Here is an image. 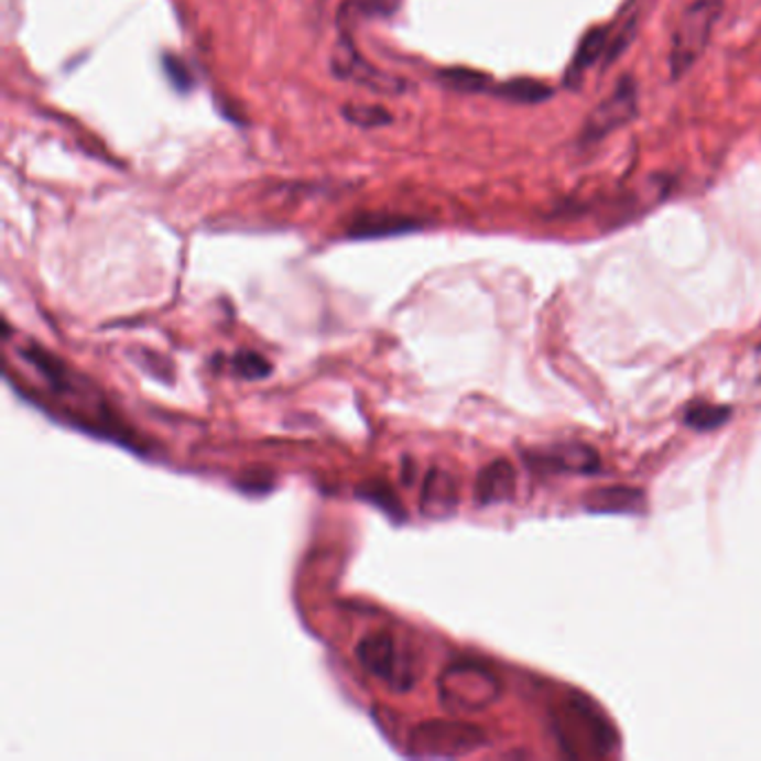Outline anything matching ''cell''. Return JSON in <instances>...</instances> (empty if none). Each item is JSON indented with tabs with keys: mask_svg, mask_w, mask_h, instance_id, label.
Wrapping results in <instances>:
<instances>
[{
	"mask_svg": "<svg viewBox=\"0 0 761 761\" xmlns=\"http://www.w3.org/2000/svg\"><path fill=\"white\" fill-rule=\"evenodd\" d=\"M561 750L572 759H601L615 752L617 732L606 715L583 695H569L552 713Z\"/></svg>",
	"mask_w": 761,
	"mask_h": 761,
	"instance_id": "obj_1",
	"label": "cell"
},
{
	"mask_svg": "<svg viewBox=\"0 0 761 761\" xmlns=\"http://www.w3.org/2000/svg\"><path fill=\"white\" fill-rule=\"evenodd\" d=\"M724 12L721 0H695L676 21L670 43V74L672 78L686 76L710 45L713 32Z\"/></svg>",
	"mask_w": 761,
	"mask_h": 761,
	"instance_id": "obj_2",
	"label": "cell"
},
{
	"mask_svg": "<svg viewBox=\"0 0 761 761\" xmlns=\"http://www.w3.org/2000/svg\"><path fill=\"white\" fill-rule=\"evenodd\" d=\"M441 702L454 713H478L500 697L498 676L476 661H458L441 676Z\"/></svg>",
	"mask_w": 761,
	"mask_h": 761,
	"instance_id": "obj_3",
	"label": "cell"
},
{
	"mask_svg": "<svg viewBox=\"0 0 761 761\" xmlns=\"http://www.w3.org/2000/svg\"><path fill=\"white\" fill-rule=\"evenodd\" d=\"M485 743L487 735L478 726L458 721L420 724L409 737V746L417 757H460Z\"/></svg>",
	"mask_w": 761,
	"mask_h": 761,
	"instance_id": "obj_4",
	"label": "cell"
},
{
	"mask_svg": "<svg viewBox=\"0 0 761 761\" xmlns=\"http://www.w3.org/2000/svg\"><path fill=\"white\" fill-rule=\"evenodd\" d=\"M637 108H639L637 83L630 76H626L619 80V86L612 90V95L589 112L580 130V143L591 145V143L604 141L608 134L630 123L637 117Z\"/></svg>",
	"mask_w": 761,
	"mask_h": 761,
	"instance_id": "obj_5",
	"label": "cell"
},
{
	"mask_svg": "<svg viewBox=\"0 0 761 761\" xmlns=\"http://www.w3.org/2000/svg\"><path fill=\"white\" fill-rule=\"evenodd\" d=\"M333 72H335V76L349 78V80L358 83V86H365V88L382 93V95H400L406 88L404 80H400L395 76L391 78L389 74L371 67L349 41H343V45L337 47V52L333 56Z\"/></svg>",
	"mask_w": 761,
	"mask_h": 761,
	"instance_id": "obj_6",
	"label": "cell"
},
{
	"mask_svg": "<svg viewBox=\"0 0 761 761\" xmlns=\"http://www.w3.org/2000/svg\"><path fill=\"white\" fill-rule=\"evenodd\" d=\"M536 469L556 474H595L601 467L599 454L580 443H558L525 454Z\"/></svg>",
	"mask_w": 761,
	"mask_h": 761,
	"instance_id": "obj_7",
	"label": "cell"
},
{
	"mask_svg": "<svg viewBox=\"0 0 761 761\" xmlns=\"http://www.w3.org/2000/svg\"><path fill=\"white\" fill-rule=\"evenodd\" d=\"M356 654H358V661L362 663L365 670L380 676V680L389 682L391 686L404 688V682L400 680L402 672H398V650H395V641L391 634L378 632V634L365 637L358 643Z\"/></svg>",
	"mask_w": 761,
	"mask_h": 761,
	"instance_id": "obj_8",
	"label": "cell"
},
{
	"mask_svg": "<svg viewBox=\"0 0 761 761\" xmlns=\"http://www.w3.org/2000/svg\"><path fill=\"white\" fill-rule=\"evenodd\" d=\"M517 491V471L507 460H493L476 480V500L480 504H493L510 500Z\"/></svg>",
	"mask_w": 761,
	"mask_h": 761,
	"instance_id": "obj_9",
	"label": "cell"
},
{
	"mask_svg": "<svg viewBox=\"0 0 761 761\" xmlns=\"http://www.w3.org/2000/svg\"><path fill=\"white\" fill-rule=\"evenodd\" d=\"M643 504V491L634 487H601L585 498L587 510L597 514H641Z\"/></svg>",
	"mask_w": 761,
	"mask_h": 761,
	"instance_id": "obj_10",
	"label": "cell"
},
{
	"mask_svg": "<svg viewBox=\"0 0 761 761\" xmlns=\"http://www.w3.org/2000/svg\"><path fill=\"white\" fill-rule=\"evenodd\" d=\"M422 512L427 517H447L456 510L458 504V487L454 482V478L441 469H434L427 480L425 487H422Z\"/></svg>",
	"mask_w": 761,
	"mask_h": 761,
	"instance_id": "obj_11",
	"label": "cell"
},
{
	"mask_svg": "<svg viewBox=\"0 0 761 761\" xmlns=\"http://www.w3.org/2000/svg\"><path fill=\"white\" fill-rule=\"evenodd\" d=\"M608 43H610V32L606 28L591 30L583 36L580 45L574 52L569 69H567V86L569 88H576L580 78L585 76V72L608 54Z\"/></svg>",
	"mask_w": 761,
	"mask_h": 761,
	"instance_id": "obj_12",
	"label": "cell"
},
{
	"mask_svg": "<svg viewBox=\"0 0 761 761\" xmlns=\"http://www.w3.org/2000/svg\"><path fill=\"white\" fill-rule=\"evenodd\" d=\"M420 224H415L409 217L402 215H382V213H371V215H358L349 228V237L354 239H373V237H389L406 230H415Z\"/></svg>",
	"mask_w": 761,
	"mask_h": 761,
	"instance_id": "obj_13",
	"label": "cell"
},
{
	"mask_svg": "<svg viewBox=\"0 0 761 761\" xmlns=\"http://www.w3.org/2000/svg\"><path fill=\"white\" fill-rule=\"evenodd\" d=\"M493 95L519 106H536L552 97V88L536 78H512L498 86Z\"/></svg>",
	"mask_w": 761,
	"mask_h": 761,
	"instance_id": "obj_14",
	"label": "cell"
},
{
	"mask_svg": "<svg viewBox=\"0 0 761 761\" xmlns=\"http://www.w3.org/2000/svg\"><path fill=\"white\" fill-rule=\"evenodd\" d=\"M438 78L443 86H447L454 93H465V95H478L491 88V78L485 72L471 69V67H449L441 69Z\"/></svg>",
	"mask_w": 761,
	"mask_h": 761,
	"instance_id": "obj_15",
	"label": "cell"
},
{
	"mask_svg": "<svg viewBox=\"0 0 761 761\" xmlns=\"http://www.w3.org/2000/svg\"><path fill=\"white\" fill-rule=\"evenodd\" d=\"M730 417V409L717 406V404H693L686 411V425L699 432H710L721 427L724 422Z\"/></svg>",
	"mask_w": 761,
	"mask_h": 761,
	"instance_id": "obj_16",
	"label": "cell"
},
{
	"mask_svg": "<svg viewBox=\"0 0 761 761\" xmlns=\"http://www.w3.org/2000/svg\"><path fill=\"white\" fill-rule=\"evenodd\" d=\"M343 115L349 123H354L358 128H367V130L380 128V126H387L393 121V117L380 106H354V104H349L343 108Z\"/></svg>",
	"mask_w": 761,
	"mask_h": 761,
	"instance_id": "obj_17",
	"label": "cell"
},
{
	"mask_svg": "<svg viewBox=\"0 0 761 761\" xmlns=\"http://www.w3.org/2000/svg\"><path fill=\"white\" fill-rule=\"evenodd\" d=\"M358 496L369 500V502H373V504H378L380 510H384L391 517H398L402 512V504H400L398 496L380 480H373V482H367L365 487H360Z\"/></svg>",
	"mask_w": 761,
	"mask_h": 761,
	"instance_id": "obj_18",
	"label": "cell"
},
{
	"mask_svg": "<svg viewBox=\"0 0 761 761\" xmlns=\"http://www.w3.org/2000/svg\"><path fill=\"white\" fill-rule=\"evenodd\" d=\"M232 365H235V371L246 380H260V378H267L271 373V365L262 356L252 354V351L237 354Z\"/></svg>",
	"mask_w": 761,
	"mask_h": 761,
	"instance_id": "obj_19",
	"label": "cell"
},
{
	"mask_svg": "<svg viewBox=\"0 0 761 761\" xmlns=\"http://www.w3.org/2000/svg\"><path fill=\"white\" fill-rule=\"evenodd\" d=\"M163 69L167 74V78H171L173 86L180 90V93H188L193 88V74L188 69V65L175 56V54H165L163 56Z\"/></svg>",
	"mask_w": 761,
	"mask_h": 761,
	"instance_id": "obj_20",
	"label": "cell"
},
{
	"mask_svg": "<svg viewBox=\"0 0 761 761\" xmlns=\"http://www.w3.org/2000/svg\"><path fill=\"white\" fill-rule=\"evenodd\" d=\"M402 0H356L358 10H362L369 17H391L398 12Z\"/></svg>",
	"mask_w": 761,
	"mask_h": 761,
	"instance_id": "obj_21",
	"label": "cell"
}]
</instances>
